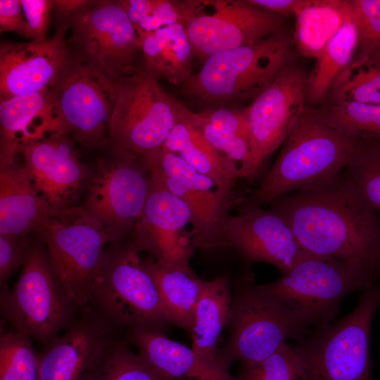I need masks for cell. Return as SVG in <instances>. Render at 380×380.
<instances>
[{
	"instance_id": "cell-19",
	"label": "cell",
	"mask_w": 380,
	"mask_h": 380,
	"mask_svg": "<svg viewBox=\"0 0 380 380\" xmlns=\"http://www.w3.org/2000/svg\"><path fill=\"white\" fill-rule=\"evenodd\" d=\"M112 327L94 308H86L39 354V380H92L115 342Z\"/></svg>"
},
{
	"instance_id": "cell-42",
	"label": "cell",
	"mask_w": 380,
	"mask_h": 380,
	"mask_svg": "<svg viewBox=\"0 0 380 380\" xmlns=\"http://www.w3.org/2000/svg\"><path fill=\"white\" fill-rule=\"evenodd\" d=\"M26 20L20 0L0 1V31L13 32L23 37Z\"/></svg>"
},
{
	"instance_id": "cell-36",
	"label": "cell",
	"mask_w": 380,
	"mask_h": 380,
	"mask_svg": "<svg viewBox=\"0 0 380 380\" xmlns=\"http://www.w3.org/2000/svg\"><path fill=\"white\" fill-rule=\"evenodd\" d=\"M203 0H139L137 18L144 32H154L162 27L186 25L200 11Z\"/></svg>"
},
{
	"instance_id": "cell-35",
	"label": "cell",
	"mask_w": 380,
	"mask_h": 380,
	"mask_svg": "<svg viewBox=\"0 0 380 380\" xmlns=\"http://www.w3.org/2000/svg\"><path fill=\"white\" fill-rule=\"evenodd\" d=\"M236 380H310V376L298 347L286 343L262 362L243 366Z\"/></svg>"
},
{
	"instance_id": "cell-34",
	"label": "cell",
	"mask_w": 380,
	"mask_h": 380,
	"mask_svg": "<svg viewBox=\"0 0 380 380\" xmlns=\"http://www.w3.org/2000/svg\"><path fill=\"white\" fill-rule=\"evenodd\" d=\"M32 338L15 330L0 336V380H39V357Z\"/></svg>"
},
{
	"instance_id": "cell-30",
	"label": "cell",
	"mask_w": 380,
	"mask_h": 380,
	"mask_svg": "<svg viewBox=\"0 0 380 380\" xmlns=\"http://www.w3.org/2000/svg\"><path fill=\"white\" fill-rule=\"evenodd\" d=\"M191 117L206 140L236 165L240 178L247 179L251 153L245 110L220 107L191 111Z\"/></svg>"
},
{
	"instance_id": "cell-43",
	"label": "cell",
	"mask_w": 380,
	"mask_h": 380,
	"mask_svg": "<svg viewBox=\"0 0 380 380\" xmlns=\"http://www.w3.org/2000/svg\"><path fill=\"white\" fill-rule=\"evenodd\" d=\"M247 1L285 18L293 15L299 0H247Z\"/></svg>"
},
{
	"instance_id": "cell-33",
	"label": "cell",
	"mask_w": 380,
	"mask_h": 380,
	"mask_svg": "<svg viewBox=\"0 0 380 380\" xmlns=\"http://www.w3.org/2000/svg\"><path fill=\"white\" fill-rule=\"evenodd\" d=\"M334 126L367 143H380V103L342 102L319 110Z\"/></svg>"
},
{
	"instance_id": "cell-31",
	"label": "cell",
	"mask_w": 380,
	"mask_h": 380,
	"mask_svg": "<svg viewBox=\"0 0 380 380\" xmlns=\"http://www.w3.org/2000/svg\"><path fill=\"white\" fill-rule=\"evenodd\" d=\"M357 31L353 18L346 23L316 58L308 75L305 102L312 108L326 100L331 87L353 61L357 47Z\"/></svg>"
},
{
	"instance_id": "cell-41",
	"label": "cell",
	"mask_w": 380,
	"mask_h": 380,
	"mask_svg": "<svg viewBox=\"0 0 380 380\" xmlns=\"http://www.w3.org/2000/svg\"><path fill=\"white\" fill-rule=\"evenodd\" d=\"M26 25L23 37L32 40L46 38L51 13L54 10L53 0H20Z\"/></svg>"
},
{
	"instance_id": "cell-29",
	"label": "cell",
	"mask_w": 380,
	"mask_h": 380,
	"mask_svg": "<svg viewBox=\"0 0 380 380\" xmlns=\"http://www.w3.org/2000/svg\"><path fill=\"white\" fill-rule=\"evenodd\" d=\"M144 64L161 78L183 85L193 75L194 46L186 25L174 24L139 35Z\"/></svg>"
},
{
	"instance_id": "cell-12",
	"label": "cell",
	"mask_w": 380,
	"mask_h": 380,
	"mask_svg": "<svg viewBox=\"0 0 380 380\" xmlns=\"http://www.w3.org/2000/svg\"><path fill=\"white\" fill-rule=\"evenodd\" d=\"M118 80L79 55L71 56L51 87L61 129L84 149L109 141Z\"/></svg>"
},
{
	"instance_id": "cell-11",
	"label": "cell",
	"mask_w": 380,
	"mask_h": 380,
	"mask_svg": "<svg viewBox=\"0 0 380 380\" xmlns=\"http://www.w3.org/2000/svg\"><path fill=\"white\" fill-rule=\"evenodd\" d=\"M379 305L380 284H376L362 291L350 314L319 327L312 337L297 346L310 380H372L370 332Z\"/></svg>"
},
{
	"instance_id": "cell-20",
	"label": "cell",
	"mask_w": 380,
	"mask_h": 380,
	"mask_svg": "<svg viewBox=\"0 0 380 380\" xmlns=\"http://www.w3.org/2000/svg\"><path fill=\"white\" fill-rule=\"evenodd\" d=\"M63 23L51 37L0 45V100L31 94L51 87L69 57Z\"/></svg>"
},
{
	"instance_id": "cell-23",
	"label": "cell",
	"mask_w": 380,
	"mask_h": 380,
	"mask_svg": "<svg viewBox=\"0 0 380 380\" xmlns=\"http://www.w3.org/2000/svg\"><path fill=\"white\" fill-rule=\"evenodd\" d=\"M129 339L146 363L165 380H236L229 369L202 360L192 348L151 329L129 331Z\"/></svg>"
},
{
	"instance_id": "cell-24",
	"label": "cell",
	"mask_w": 380,
	"mask_h": 380,
	"mask_svg": "<svg viewBox=\"0 0 380 380\" xmlns=\"http://www.w3.org/2000/svg\"><path fill=\"white\" fill-rule=\"evenodd\" d=\"M179 156L198 172L209 177L218 191L230 200L235 181L240 179L236 165L212 146L181 104L177 121L162 147Z\"/></svg>"
},
{
	"instance_id": "cell-7",
	"label": "cell",
	"mask_w": 380,
	"mask_h": 380,
	"mask_svg": "<svg viewBox=\"0 0 380 380\" xmlns=\"http://www.w3.org/2000/svg\"><path fill=\"white\" fill-rule=\"evenodd\" d=\"M51 265L77 307L90 303L93 286L112 240L82 206L53 211L35 232Z\"/></svg>"
},
{
	"instance_id": "cell-18",
	"label": "cell",
	"mask_w": 380,
	"mask_h": 380,
	"mask_svg": "<svg viewBox=\"0 0 380 380\" xmlns=\"http://www.w3.org/2000/svg\"><path fill=\"white\" fill-rule=\"evenodd\" d=\"M224 247L235 248L249 265L266 262L284 273L310 255L287 222L273 210L243 203L223 227Z\"/></svg>"
},
{
	"instance_id": "cell-15",
	"label": "cell",
	"mask_w": 380,
	"mask_h": 380,
	"mask_svg": "<svg viewBox=\"0 0 380 380\" xmlns=\"http://www.w3.org/2000/svg\"><path fill=\"white\" fill-rule=\"evenodd\" d=\"M308 75L295 60L244 108L248 124L253 182L266 159L284 142L305 109Z\"/></svg>"
},
{
	"instance_id": "cell-32",
	"label": "cell",
	"mask_w": 380,
	"mask_h": 380,
	"mask_svg": "<svg viewBox=\"0 0 380 380\" xmlns=\"http://www.w3.org/2000/svg\"><path fill=\"white\" fill-rule=\"evenodd\" d=\"M327 99L329 104L350 101L380 103V52L355 53L333 84Z\"/></svg>"
},
{
	"instance_id": "cell-44",
	"label": "cell",
	"mask_w": 380,
	"mask_h": 380,
	"mask_svg": "<svg viewBox=\"0 0 380 380\" xmlns=\"http://www.w3.org/2000/svg\"><path fill=\"white\" fill-rule=\"evenodd\" d=\"M89 2L84 0H57L54 1V10L59 16L69 18Z\"/></svg>"
},
{
	"instance_id": "cell-16",
	"label": "cell",
	"mask_w": 380,
	"mask_h": 380,
	"mask_svg": "<svg viewBox=\"0 0 380 380\" xmlns=\"http://www.w3.org/2000/svg\"><path fill=\"white\" fill-rule=\"evenodd\" d=\"M284 25V18L247 0H203L186 29L196 55L204 61L213 53L254 44Z\"/></svg>"
},
{
	"instance_id": "cell-4",
	"label": "cell",
	"mask_w": 380,
	"mask_h": 380,
	"mask_svg": "<svg viewBox=\"0 0 380 380\" xmlns=\"http://www.w3.org/2000/svg\"><path fill=\"white\" fill-rule=\"evenodd\" d=\"M131 241L105 251L90 303L113 327L163 331L171 323L156 285Z\"/></svg>"
},
{
	"instance_id": "cell-6",
	"label": "cell",
	"mask_w": 380,
	"mask_h": 380,
	"mask_svg": "<svg viewBox=\"0 0 380 380\" xmlns=\"http://www.w3.org/2000/svg\"><path fill=\"white\" fill-rule=\"evenodd\" d=\"M99 150L90 166L81 206L115 243L132 234L146 205L151 179L137 154L115 148L109 141Z\"/></svg>"
},
{
	"instance_id": "cell-28",
	"label": "cell",
	"mask_w": 380,
	"mask_h": 380,
	"mask_svg": "<svg viewBox=\"0 0 380 380\" xmlns=\"http://www.w3.org/2000/svg\"><path fill=\"white\" fill-rule=\"evenodd\" d=\"M292 39L296 53L317 58L341 27L353 18L350 0H299Z\"/></svg>"
},
{
	"instance_id": "cell-27",
	"label": "cell",
	"mask_w": 380,
	"mask_h": 380,
	"mask_svg": "<svg viewBox=\"0 0 380 380\" xmlns=\"http://www.w3.org/2000/svg\"><path fill=\"white\" fill-rule=\"evenodd\" d=\"M153 278L171 323L191 333L196 307L206 281L190 265H173L152 258L142 259Z\"/></svg>"
},
{
	"instance_id": "cell-39",
	"label": "cell",
	"mask_w": 380,
	"mask_h": 380,
	"mask_svg": "<svg viewBox=\"0 0 380 380\" xmlns=\"http://www.w3.org/2000/svg\"><path fill=\"white\" fill-rule=\"evenodd\" d=\"M357 31L355 53L380 52V0H350Z\"/></svg>"
},
{
	"instance_id": "cell-9",
	"label": "cell",
	"mask_w": 380,
	"mask_h": 380,
	"mask_svg": "<svg viewBox=\"0 0 380 380\" xmlns=\"http://www.w3.org/2000/svg\"><path fill=\"white\" fill-rule=\"evenodd\" d=\"M145 64L118 77L109 142L140 156L162 147L172 129L181 102L159 82Z\"/></svg>"
},
{
	"instance_id": "cell-22",
	"label": "cell",
	"mask_w": 380,
	"mask_h": 380,
	"mask_svg": "<svg viewBox=\"0 0 380 380\" xmlns=\"http://www.w3.org/2000/svg\"><path fill=\"white\" fill-rule=\"evenodd\" d=\"M61 129L51 87L0 100V170L32 142Z\"/></svg>"
},
{
	"instance_id": "cell-10",
	"label": "cell",
	"mask_w": 380,
	"mask_h": 380,
	"mask_svg": "<svg viewBox=\"0 0 380 380\" xmlns=\"http://www.w3.org/2000/svg\"><path fill=\"white\" fill-rule=\"evenodd\" d=\"M229 335L221 356L229 367L234 360L242 366L262 362L287 340L298 337L308 327L277 298L245 277L235 287Z\"/></svg>"
},
{
	"instance_id": "cell-37",
	"label": "cell",
	"mask_w": 380,
	"mask_h": 380,
	"mask_svg": "<svg viewBox=\"0 0 380 380\" xmlns=\"http://www.w3.org/2000/svg\"><path fill=\"white\" fill-rule=\"evenodd\" d=\"M345 174L366 202L380 215V143L364 145Z\"/></svg>"
},
{
	"instance_id": "cell-26",
	"label": "cell",
	"mask_w": 380,
	"mask_h": 380,
	"mask_svg": "<svg viewBox=\"0 0 380 380\" xmlns=\"http://www.w3.org/2000/svg\"><path fill=\"white\" fill-rule=\"evenodd\" d=\"M232 305L229 275L206 281L191 333L194 352L205 362L227 369L229 367L222 358L217 343L222 331L228 327Z\"/></svg>"
},
{
	"instance_id": "cell-25",
	"label": "cell",
	"mask_w": 380,
	"mask_h": 380,
	"mask_svg": "<svg viewBox=\"0 0 380 380\" xmlns=\"http://www.w3.org/2000/svg\"><path fill=\"white\" fill-rule=\"evenodd\" d=\"M52 212L18 158L0 170V234L28 236Z\"/></svg>"
},
{
	"instance_id": "cell-2",
	"label": "cell",
	"mask_w": 380,
	"mask_h": 380,
	"mask_svg": "<svg viewBox=\"0 0 380 380\" xmlns=\"http://www.w3.org/2000/svg\"><path fill=\"white\" fill-rule=\"evenodd\" d=\"M367 144L334 126L319 110L306 107L271 170L244 203L262 206L324 182L346 168Z\"/></svg>"
},
{
	"instance_id": "cell-8",
	"label": "cell",
	"mask_w": 380,
	"mask_h": 380,
	"mask_svg": "<svg viewBox=\"0 0 380 380\" xmlns=\"http://www.w3.org/2000/svg\"><path fill=\"white\" fill-rule=\"evenodd\" d=\"M376 277L353 264L310 254L277 280L259 284L308 326L329 324L350 293L370 287Z\"/></svg>"
},
{
	"instance_id": "cell-13",
	"label": "cell",
	"mask_w": 380,
	"mask_h": 380,
	"mask_svg": "<svg viewBox=\"0 0 380 380\" xmlns=\"http://www.w3.org/2000/svg\"><path fill=\"white\" fill-rule=\"evenodd\" d=\"M153 183L181 199L191 213L190 236L195 248L224 247L223 227L230 200L215 182L186 163L179 156L160 148L139 156Z\"/></svg>"
},
{
	"instance_id": "cell-40",
	"label": "cell",
	"mask_w": 380,
	"mask_h": 380,
	"mask_svg": "<svg viewBox=\"0 0 380 380\" xmlns=\"http://www.w3.org/2000/svg\"><path fill=\"white\" fill-rule=\"evenodd\" d=\"M32 242L28 236L0 234V283L4 284L19 267L24 265Z\"/></svg>"
},
{
	"instance_id": "cell-1",
	"label": "cell",
	"mask_w": 380,
	"mask_h": 380,
	"mask_svg": "<svg viewBox=\"0 0 380 380\" xmlns=\"http://www.w3.org/2000/svg\"><path fill=\"white\" fill-rule=\"evenodd\" d=\"M271 209L289 224L308 253L380 272V215L346 174L279 197Z\"/></svg>"
},
{
	"instance_id": "cell-21",
	"label": "cell",
	"mask_w": 380,
	"mask_h": 380,
	"mask_svg": "<svg viewBox=\"0 0 380 380\" xmlns=\"http://www.w3.org/2000/svg\"><path fill=\"white\" fill-rule=\"evenodd\" d=\"M190 222L187 205L151 180L148 198L131 234V241L158 261L190 265L194 250L190 233L186 231Z\"/></svg>"
},
{
	"instance_id": "cell-14",
	"label": "cell",
	"mask_w": 380,
	"mask_h": 380,
	"mask_svg": "<svg viewBox=\"0 0 380 380\" xmlns=\"http://www.w3.org/2000/svg\"><path fill=\"white\" fill-rule=\"evenodd\" d=\"M68 23V43L76 46L77 55L115 78L134 68L141 41L119 1H89Z\"/></svg>"
},
{
	"instance_id": "cell-38",
	"label": "cell",
	"mask_w": 380,
	"mask_h": 380,
	"mask_svg": "<svg viewBox=\"0 0 380 380\" xmlns=\"http://www.w3.org/2000/svg\"><path fill=\"white\" fill-rule=\"evenodd\" d=\"M92 380H165L127 345L114 342Z\"/></svg>"
},
{
	"instance_id": "cell-3",
	"label": "cell",
	"mask_w": 380,
	"mask_h": 380,
	"mask_svg": "<svg viewBox=\"0 0 380 380\" xmlns=\"http://www.w3.org/2000/svg\"><path fill=\"white\" fill-rule=\"evenodd\" d=\"M285 27L254 44L213 53L182 85L188 96L210 103L253 101L295 60Z\"/></svg>"
},
{
	"instance_id": "cell-17",
	"label": "cell",
	"mask_w": 380,
	"mask_h": 380,
	"mask_svg": "<svg viewBox=\"0 0 380 380\" xmlns=\"http://www.w3.org/2000/svg\"><path fill=\"white\" fill-rule=\"evenodd\" d=\"M22 156L33 186L53 211L77 206L90 166L80 160L68 132H52L30 143Z\"/></svg>"
},
{
	"instance_id": "cell-5",
	"label": "cell",
	"mask_w": 380,
	"mask_h": 380,
	"mask_svg": "<svg viewBox=\"0 0 380 380\" xmlns=\"http://www.w3.org/2000/svg\"><path fill=\"white\" fill-rule=\"evenodd\" d=\"M1 313L14 330L44 346L74 320L77 308L53 269L46 248L34 242L20 274L1 292Z\"/></svg>"
},
{
	"instance_id": "cell-45",
	"label": "cell",
	"mask_w": 380,
	"mask_h": 380,
	"mask_svg": "<svg viewBox=\"0 0 380 380\" xmlns=\"http://www.w3.org/2000/svg\"><path fill=\"white\" fill-rule=\"evenodd\" d=\"M379 267H380V256H379Z\"/></svg>"
}]
</instances>
